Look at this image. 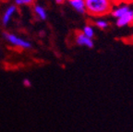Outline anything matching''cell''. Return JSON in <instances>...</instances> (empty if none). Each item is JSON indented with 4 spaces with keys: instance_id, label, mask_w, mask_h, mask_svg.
I'll use <instances>...</instances> for the list:
<instances>
[{
    "instance_id": "obj_10",
    "label": "cell",
    "mask_w": 133,
    "mask_h": 132,
    "mask_svg": "<svg viewBox=\"0 0 133 132\" xmlns=\"http://www.w3.org/2000/svg\"><path fill=\"white\" fill-rule=\"evenodd\" d=\"M95 25L99 29L104 30L108 27V22L106 21H104V19H98V21H96Z\"/></svg>"
},
{
    "instance_id": "obj_5",
    "label": "cell",
    "mask_w": 133,
    "mask_h": 132,
    "mask_svg": "<svg viewBox=\"0 0 133 132\" xmlns=\"http://www.w3.org/2000/svg\"><path fill=\"white\" fill-rule=\"evenodd\" d=\"M130 8H129V5L128 4H123V5H120L118 4V6H116V8H114V9H112V11H111V14L113 15V16L115 17V18H119V17H121L122 15H124L125 13L127 12L128 10H129Z\"/></svg>"
},
{
    "instance_id": "obj_15",
    "label": "cell",
    "mask_w": 133,
    "mask_h": 132,
    "mask_svg": "<svg viewBox=\"0 0 133 132\" xmlns=\"http://www.w3.org/2000/svg\"><path fill=\"white\" fill-rule=\"evenodd\" d=\"M56 1L58 3V4H61V3H63V2H64V0H56Z\"/></svg>"
},
{
    "instance_id": "obj_3",
    "label": "cell",
    "mask_w": 133,
    "mask_h": 132,
    "mask_svg": "<svg viewBox=\"0 0 133 132\" xmlns=\"http://www.w3.org/2000/svg\"><path fill=\"white\" fill-rule=\"evenodd\" d=\"M133 24V10L129 9L124 15L116 19V25L118 27H125Z\"/></svg>"
},
{
    "instance_id": "obj_1",
    "label": "cell",
    "mask_w": 133,
    "mask_h": 132,
    "mask_svg": "<svg viewBox=\"0 0 133 132\" xmlns=\"http://www.w3.org/2000/svg\"><path fill=\"white\" fill-rule=\"evenodd\" d=\"M84 3L86 12L91 16H104L113 9V4L108 0H84Z\"/></svg>"
},
{
    "instance_id": "obj_13",
    "label": "cell",
    "mask_w": 133,
    "mask_h": 132,
    "mask_svg": "<svg viewBox=\"0 0 133 132\" xmlns=\"http://www.w3.org/2000/svg\"><path fill=\"white\" fill-rule=\"evenodd\" d=\"M108 1H110V2L113 4V6H114V5L120 4V0H108Z\"/></svg>"
},
{
    "instance_id": "obj_9",
    "label": "cell",
    "mask_w": 133,
    "mask_h": 132,
    "mask_svg": "<svg viewBox=\"0 0 133 132\" xmlns=\"http://www.w3.org/2000/svg\"><path fill=\"white\" fill-rule=\"evenodd\" d=\"M82 33L85 35V36H87V37L92 39V38H94V28L91 27V26L87 25V26H85V27L83 28Z\"/></svg>"
},
{
    "instance_id": "obj_12",
    "label": "cell",
    "mask_w": 133,
    "mask_h": 132,
    "mask_svg": "<svg viewBox=\"0 0 133 132\" xmlns=\"http://www.w3.org/2000/svg\"><path fill=\"white\" fill-rule=\"evenodd\" d=\"M23 85H24L25 87H27V88H29V87L31 86V82L28 80V78H25L24 81H23Z\"/></svg>"
},
{
    "instance_id": "obj_4",
    "label": "cell",
    "mask_w": 133,
    "mask_h": 132,
    "mask_svg": "<svg viewBox=\"0 0 133 132\" xmlns=\"http://www.w3.org/2000/svg\"><path fill=\"white\" fill-rule=\"evenodd\" d=\"M76 42H77V43L79 44V45L87 46V47H89V48L94 47V42H92V39L85 36L82 32H78L77 38H76Z\"/></svg>"
},
{
    "instance_id": "obj_14",
    "label": "cell",
    "mask_w": 133,
    "mask_h": 132,
    "mask_svg": "<svg viewBox=\"0 0 133 132\" xmlns=\"http://www.w3.org/2000/svg\"><path fill=\"white\" fill-rule=\"evenodd\" d=\"M120 3H124V4H130L133 3V0H120Z\"/></svg>"
},
{
    "instance_id": "obj_11",
    "label": "cell",
    "mask_w": 133,
    "mask_h": 132,
    "mask_svg": "<svg viewBox=\"0 0 133 132\" xmlns=\"http://www.w3.org/2000/svg\"><path fill=\"white\" fill-rule=\"evenodd\" d=\"M17 5H32L33 0H15Z\"/></svg>"
},
{
    "instance_id": "obj_8",
    "label": "cell",
    "mask_w": 133,
    "mask_h": 132,
    "mask_svg": "<svg viewBox=\"0 0 133 132\" xmlns=\"http://www.w3.org/2000/svg\"><path fill=\"white\" fill-rule=\"evenodd\" d=\"M34 11H35L36 15H37L41 19H46V17H47L46 12L44 9V8H42L41 6H35V8H34Z\"/></svg>"
},
{
    "instance_id": "obj_6",
    "label": "cell",
    "mask_w": 133,
    "mask_h": 132,
    "mask_svg": "<svg viewBox=\"0 0 133 132\" xmlns=\"http://www.w3.org/2000/svg\"><path fill=\"white\" fill-rule=\"evenodd\" d=\"M70 5L75 10L79 13H85V3L84 0H69Z\"/></svg>"
},
{
    "instance_id": "obj_2",
    "label": "cell",
    "mask_w": 133,
    "mask_h": 132,
    "mask_svg": "<svg viewBox=\"0 0 133 132\" xmlns=\"http://www.w3.org/2000/svg\"><path fill=\"white\" fill-rule=\"evenodd\" d=\"M4 37L8 40L11 44L17 46V47L22 48V49H29L31 47V43L29 42L22 40L21 38H19L18 36L14 34H11V33H8V32H4Z\"/></svg>"
},
{
    "instance_id": "obj_7",
    "label": "cell",
    "mask_w": 133,
    "mask_h": 132,
    "mask_svg": "<svg viewBox=\"0 0 133 132\" xmlns=\"http://www.w3.org/2000/svg\"><path fill=\"white\" fill-rule=\"evenodd\" d=\"M15 11H16V6H9V8L6 9V11L5 12L4 16H3V18H2L3 24L6 25L8 22H9V21H10V19H11V17H12V15L14 14Z\"/></svg>"
}]
</instances>
